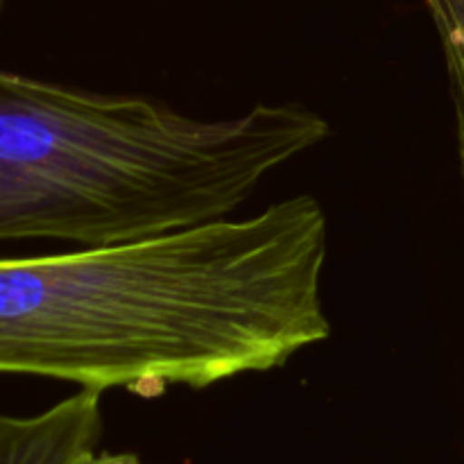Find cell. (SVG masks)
<instances>
[{"mask_svg": "<svg viewBox=\"0 0 464 464\" xmlns=\"http://www.w3.org/2000/svg\"><path fill=\"white\" fill-rule=\"evenodd\" d=\"M329 220L311 195L245 218L0 258V374L157 397L285 365L324 343Z\"/></svg>", "mask_w": 464, "mask_h": 464, "instance_id": "6da1fadb", "label": "cell"}, {"mask_svg": "<svg viewBox=\"0 0 464 464\" xmlns=\"http://www.w3.org/2000/svg\"><path fill=\"white\" fill-rule=\"evenodd\" d=\"M329 134L299 102L195 118L0 71V240L100 247L229 218Z\"/></svg>", "mask_w": 464, "mask_h": 464, "instance_id": "7a4b0ae2", "label": "cell"}, {"mask_svg": "<svg viewBox=\"0 0 464 464\" xmlns=\"http://www.w3.org/2000/svg\"><path fill=\"white\" fill-rule=\"evenodd\" d=\"M100 394L82 388L39 415H0V464H77L93 453L102 433Z\"/></svg>", "mask_w": 464, "mask_h": 464, "instance_id": "3957f363", "label": "cell"}, {"mask_svg": "<svg viewBox=\"0 0 464 464\" xmlns=\"http://www.w3.org/2000/svg\"><path fill=\"white\" fill-rule=\"evenodd\" d=\"M442 44L456 113V148L464 188V0H424Z\"/></svg>", "mask_w": 464, "mask_h": 464, "instance_id": "277c9868", "label": "cell"}, {"mask_svg": "<svg viewBox=\"0 0 464 464\" xmlns=\"http://www.w3.org/2000/svg\"><path fill=\"white\" fill-rule=\"evenodd\" d=\"M77 464H140V460L134 453H102V456L89 453Z\"/></svg>", "mask_w": 464, "mask_h": 464, "instance_id": "5b68a950", "label": "cell"}, {"mask_svg": "<svg viewBox=\"0 0 464 464\" xmlns=\"http://www.w3.org/2000/svg\"><path fill=\"white\" fill-rule=\"evenodd\" d=\"M0 5H3V0H0Z\"/></svg>", "mask_w": 464, "mask_h": 464, "instance_id": "8992f818", "label": "cell"}]
</instances>
